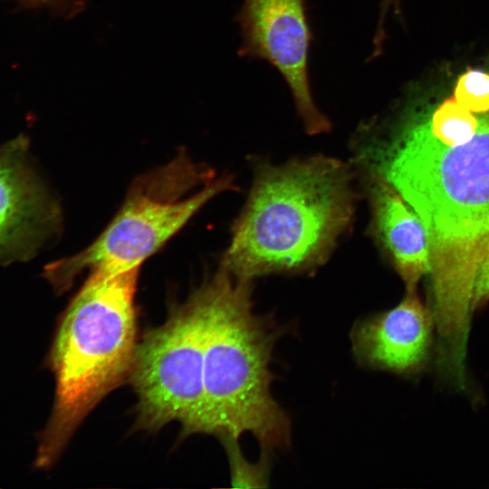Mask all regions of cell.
I'll use <instances>...</instances> for the list:
<instances>
[{"label":"cell","instance_id":"1","mask_svg":"<svg viewBox=\"0 0 489 489\" xmlns=\"http://www.w3.org/2000/svg\"><path fill=\"white\" fill-rule=\"evenodd\" d=\"M404 120L388 136L361 127L355 159L364 173L390 183L426 228L436 365L460 377L466 372L475 284L489 257V113L473 139L457 146L434 137L426 112Z\"/></svg>","mask_w":489,"mask_h":489},{"label":"cell","instance_id":"2","mask_svg":"<svg viewBox=\"0 0 489 489\" xmlns=\"http://www.w3.org/2000/svg\"><path fill=\"white\" fill-rule=\"evenodd\" d=\"M353 179L350 164L322 155L259 164L220 265L248 281L321 265L351 224Z\"/></svg>","mask_w":489,"mask_h":489},{"label":"cell","instance_id":"3","mask_svg":"<svg viewBox=\"0 0 489 489\" xmlns=\"http://www.w3.org/2000/svg\"><path fill=\"white\" fill-rule=\"evenodd\" d=\"M252 281L221 265L200 287L206 305L204 394L193 433L237 440L251 433L264 455L291 443V419L271 392L270 369L284 331L254 312Z\"/></svg>","mask_w":489,"mask_h":489},{"label":"cell","instance_id":"4","mask_svg":"<svg viewBox=\"0 0 489 489\" xmlns=\"http://www.w3.org/2000/svg\"><path fill=\"white\" fill-rule=\"evenodd\" d=\"M139 270L91 271L64 312L50 355L55 398L40 436L37 467L54 463L83 418L129 375Z\"/></svg>","mask_w":489,"mask_h":489},{"label":"cell","instance_id":"5","mask_svg":"<svg viewBox=\"0 0 489 489\" xmlns=\"http://www.w3.org/2000/svg\"><path fill=\"white\" fill-rule=\"evenodd\" d=\"M235 188L229 175L216 177L185 153L134 179L104 231L76 254L43 269L57 292L68 290L85 270L139 267L218 194Z\"/></svg>","mask_w":489,"mask_h":489},{"label":"cell","instance_id":"6","mask_svg":"<svg viewBox=\"0 0 489 489\" xmlns=\"http://www.w3.org/2000/svg\"><path fill=\"white\" fill-rule=\"evenodd\" d=\"M205 321L199 287L137 345L129 376L139 428L158 430L178 420L184 435L193 434L204 394Z\"/></svg>","mask_w":489,"mask_h":489},{"label":"cell","instance_id":"7","mask_svg":"<svg viewBox=\"0 0 489 489\" xmlns=\"http://www.w3.org/2000/svg\"><path fill=\"white\" fill-rule=\"evenodd\" d=\"M237 20L243 38L240 54L265 61L278 71L309 135L329 132L331 124L312 94V32L304 0H244Z\"/></svg>","mask_w":489,"mask_h":489},{"label":"cell","instance_id":"8","mask_svg":"<svg viewBox=\"0 0 489 489\" xmlns=\"http://www.w3.org/2000/svg\"><path fill=\"white\" fill-rule=\"evenodd\" d=\"M24 135L0 147V263L27 260L60 228L61 210L28 162Z\"/></svg>","mask_w":489,"mask_h":489},{"label":"cell","instance_id":"9","mask_svg":"<svg viewBox=\"0 0 489 489\" xmlns=\"http://www.w3.org/2000/svg\"><path fill=\"white\" fill-rule=\"evenodd\" d=\"M435 321L417 294L407 291L394 307L357 322L350 334L352 350L363 366L403 377L422 373L432 360Z\"/></svg>","mask_w":489,"mask_h":489},{"label":"cell","instance_id":"10","mask_svg":"<svg viewBox=\"0 0 489 489\" xmlns=\"http://www.w3.org/2000/svg\"><path fill=\"white\" fill-rule=\"evenodd\" d=\"M370 207L369 232L386 253L407 291L417 290L429 273L430 249L426 228L410 205L384 178L364 173Z\"/></svg>","mask_w":489,"mask_h":489},{"label":"cell","instance_id":"11","mask_svg":"<svg viewBox=\"0 0 489 489\" xmlns=\"http://www.w3.org/2000/svg\"><path fill=\"white\" fill-rule=\"evenodd\" d=\"M426 115L434 137L446 146L471 140L482 118L464 108L454 97L444 100Z\"/></svg>","mask_w":489,"mask_h":489},{"label":"cell","instance_id":"12","mask_svg":"<svg viewBox=\"0 0 489 489\" xmlns=\"http://www.w3.org/2000/svg\"><path fill=\"white\" fill-rule=\"evenodd\" d=\"M454 99L475 114L489 113V73L468 69L456 80Z\"/></svg>","mask_w":489,"mask_h":489},{"label":"cell","instance_id":"13","mask_svg":"<svg viewBox=\"0 0 489 489\" xmlns=\"http://www.w3.org/2000/svg\"><path fill=\"white\" fill-rule=\"evenodd\" d=\"M489 302V257L486 259L483 266L481 267L478 275L476 277L473 307L474 312L482 308Z\"/></svg>","mask_w":489,"mask_h":489},{"label":"cell","instance_id":"14","mask_svg":"<svg viewBox=\"0 0 489 489\" xmlns=\"http://www.w3.org/2000/svg\"><path fill=\"white\" fill-rule=\"evenodd\" d=\"M19 4H22L26 6H35L41 5L43 4H47L51 0H16Z\"/></svg>","mask_w":489,"mask_h":489}]
</instances>
